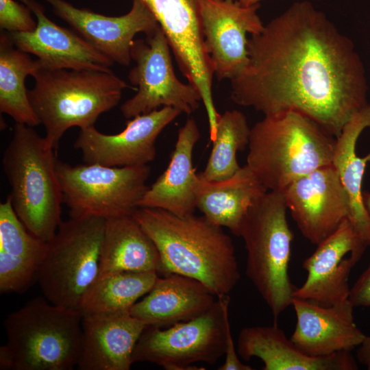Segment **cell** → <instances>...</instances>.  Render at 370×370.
<instances>
[{"mask_svg":"<svg viewBox=\"0 0 370 370\" xmlns=\"http://www.w3.org/2000/svg\"><path fill=\"white\" fill-rule=\"evenodd\" d=\"M251 36L247 64L230 80L235 103L264 115L300 112L336 138L368 103L354 43L311 2L293 3Z\"/></svg>","mask_w":370,"mask_h":370,"instance_id":"obj_1","label":"cell"},{"mask_svg":"<svg viewBox=\"0 0 370 370\" xmlns=\"http://www.w3.org/2000/svg\"><path fill=\"white\" fill-rule=\"evenodd\" d=\"M132 216L159 251L160 274L195 279L216 297L236 286L240 273L235 249L221 227L204 216L180 217L156 208L138 207Z\"/></svg>","mask_w":370,"mask_h":370,"instance_id":"obj_2","label":"cell"},{"mask_svg":"<svg viewBox=\"0 0 370 370\" xmlns=\"http://www.w3.org/2000/svg\"><path fill=\"white\" fill-rule=\"evenodd\" d=\"M336 138L300 112L264 117L250 130L247 165L267 190L283 191L297 179L332 164Z\"/></svg>","mask_w":370,"mask_h":370,"instance_id":"obj_3","label":"cell"},{"mask_svg":"<svg viewBox=\"0 0 370 370\" xmlns=\"http://www.w3.org/2000/svg\"><path fill=\"white\" fill-rule=\"evenodd\" d=\"M82 314L37 297L4 321L6 343L0 347L1 370H71L82 341Z\"/></svg>","mask_w":370,"mask_h":370,"instance_id":"obj_4","label":"cell"},{"mask_svg":"<svg viewBox=\"0 0 370 370\" xmlns=\"http://www.w3.org/2000/svg\"><path fill=\"white\" fill-rule=\"evenodd\" d=\"M34 86L28 95L45 130V138L56 149L73 127L94 126L99 116L114 108L130 87L112 71L49 69L40 66L32 75Z\"/></svg>","mask_w":370,"mask_h":370,"instance_id":"obj_5","label":"cell"},{"mask_svg":"<svg viewBox=\"0 0 370 370\" xmlns=\"http://www.w3.org/2000/svg\"><path fill=\"white\" fill-rule=\"evenodd\" d=\"M32 127L15 123L2 166L16 214L31 234L48 243L62 221L58 158L55 149Z\"/></svg>","mask_w":370,"mask_h":370,"instance_id":"obj_6","label":"cell"},{"mask_svg":"<svg viewBox=\"0 0 370 370\" xmlns=\"http://www.w3.org/2000/svg\"><path fill=\"white\" fill-rule=\"evenodd\" d=\"M287 210L283 193L268 190L250 207L239 234L247 251L246 275L275 320L291 306L297 288L288 271L293 234Z\"/></svg>","mask_w":370,"mask_h":370,"instance_id":"obj_7","label":"cell"},{"mask_svg":"<svg viewBox=\"0 0 370 370\" xmlns=\"http://www.w3.org/2000/svg\"><path fill=\"white\" fill-rule=\"evenodd\" d=\"M106 219L73 217L62 221L48 242L37 280L51 303L79 310L81 301L99 274Z\"/></svg>","mask_w":370,"mask_h":370,"instance_id":"obj_8","label":"cell"},{"mask_svg":"<svg viewBox=\"0 0 370 370\" xmlns=\"http://www.w3.org/2000/svg\"><path fill=\"white\" fill-rule=\"evenodd\" d=\"M230 303L229 295L219 296L197 318L166 329L147 326L134 347L132 362H150L166 370H200L194 363L215 364L226 350Z\"/></svg>","mask_w":370,"mask_h":370,"instance_id":"obj_9","label":"cell"},{"mask_svg":"<svg viewBox=\"0 0 370 370\" xmlns=\"http://www.w3.org/2000/svg\"><path fill=\"white\" fill-rule=\"evenodd\" d=\"M56 171L70 217L108 219L132 215L149 187L151 169L149 165L72 166L57 160Z\"/></svg>","mask_w":370,"mask_h":370,"instance_id":"obj_10","label":"cell"},{"mask_svg":"<svg viewBox=\"0 0 370 370\" xmlns=\"http://www.w3.org/2000/svg\"><path fill=\"white\" fill-rule=\"evenodd\" d=\"M171 51L160 26L145 38L134 40L131 58L136 64L130 71L128 79L137 92L121 106L125 119L162 107H172L186 114L198 108L200 95L193 85L177 77Z\"/></svg>","mask_w":370,"mask_h":370,"instance_id":"obj_11","label":"cell"},{"mask_svg":"<svg viewBox=\"0 0 370 370\" xmlns=\"http://www.w3.org/2000/svg\"><path fill=\"white\" fill-rule=\"evenodd\" d=\"M143 1L165 34L182 75L198 91L206 114L214 115V68L204 42L199 0Z\"/></svg>","mask_w":370,"mask_h":370,"instance_id":"obj_12","label":"cell"},{"mask_svg":"<svg viewBox=\"0 0 370 370\" xmlns=\"http://www.w3.org/2000/svg\"><path fill=\"white\" fill-rule=\"evenodd\" d=\"M282 192L299 231L312 244L322 242L349 217V197L332 164L297 179Z\"/></svg>","mask_w":370,"mask_h":370,"instance_id":"obj_13","label":"cell"},{"mask_svg":"<svg viewBox=\"0 0 370 370\" xmlns=\"http://www.w3.org/2000/svg\"><path fill=\"white\" fill-rule=\"evenodd\" d=\"M206 50L219 80H231L248 62L247 34L264 28L259 3L243 5L238 0H199Z\"/></svg>","mask_w":370,"mask_h":370,"instance_id":"obj_14","label":"cell"},{"mask_svg":"<svg viewBox=\"0 0 370 370\" xmlns=\"http://www.w3.org/2000/svg\"><path fill=\"white\" fill-rule=\"evenodd\" d=\"M182 112L162 107L129 119L125 128L106 134L94 126L81 129L73 147L86 164L108 166L147 165L156 155V140L161 132Z\"/></svg>","mask_w":370,"mask_h":370,"instance_id":"obj_15","label":"cell"},{"mask_svg":"<svg viewBox=\"0 0 370 370\" xmlns=\"http://www.w3.org/2000/svg\"><path fill=\"white\" fill-rule=\"evenodd\" d=\"M348 218L303 262L304 283L294 297L329 306L349 299L348 280L367 247Z\"/></svg>","mask_w":370,"mask_h":370,"instance_id":"obj_16","label":"cell"},{"mask_svg":"<svg viewBox=\"0 0 370 370\" xmlns=\"http://www.w3.org/2000/svg\"><path fill=\"white\" fill-rule=\"evenodd\" d=\"M55 15L114 63L128 66L135 36H146L160 26L143 0H133L130 10L119 16H109L73 5L65 0H44Z\"/></svg>","mask_w":370,"mask_h":370,"instance_id":"obj_17","label":"cell"},{"mask_svg":"<svg viewBox=\"0 0 370 370\" xmlns=\"http://www.w3.org/2000/svg\"><path fill=\"white\" fill-rule=\"evenodd\" d=\"M35 15L37 26L30 32H6L14 45L35 56L42 68L110 71L114 62L75 31L50 20L36 0H18Z\"/></svg>","mask_w":370,"mask_h":370,"instance_id":"obj_18","label":"cell"},{"mask_svg":"<svg viewBox=\"0 0 370 370\" xmlns=\"http://www.w3.org/2000/svg\"><path fill=\"white\" fill-rule=\"evenodd\" d=\"M291 306L297 322L290 339L306 354L326 356L351 351L366 337L354 321V306L349 299L324 306L293 297Z\"/></svg>","mask_w":370,"mask_h":370,"instance_id":"obj_19","label":"cell"},{"mask_svg":"<svg viewBox=\"0 0 370 370\" xmlns=\"http://www.w3.org/2000/svg\"><path fill=\"white\" fill-rule=\"evenodd\" d=\"M79 370H129L134 347L147 325L129 310L82 316Z\"/></svg>","mask_w":370,"mask_h":370,"instance_id":"obj_20","label":"cell"},{"mask_svg":"<svg viewBox=\"0 0 370 370\" xmlns=\"http://www.w3.org/2000/svg\"><path fill=\"white\" fill-rule=\"evenodd\" d=\"M216 295L199 281L177 273L158 276L144 297L130 309L147 326L169 327L208 312Z\"/></svg>","mask_w":370,"mask_h":370,"instance_id":"obj_21","label":"cell"},{"mask_svg":"<svg viewBox=\"0 0 370 370\" xmlns=\"http://www.w3.org/2000/svg\"><path fill=\"white\" fill-rule=\"evenodd\" d=\"M237 353L244 360L259 358L263 370H356L358 365L351 351L326 356L304 354L288 339L277 323L243 328L237 340Z\"/></svg>","mask_w":370,"mask_h":370,"instance_id":"obj_22","label":"cell"},{"mask_svg":"<svg viewBox=\"0 0 370 370\" xmlns=\"http://www.w3.org/2000/svg\"><path fill=\"white\" fill-rule=\"evenodd\" d=\"M369 161L370 103L351 117L336 138L332 160L349 197V219L367 247H370V219L362 201V184Z\"/></svg>","mask_w":370,"mask_h":370,"instance_id":"obj_23","label":"cell"},{"mask_svg":"<svg viewBox=\"0 0 370 370\" xmlns=\"http://www.w3.org/2000/svg\"><path fill=\"white\" fill-rule=\"evenodd\" d=\"M199 138L196 121L188 119L178 130L166 169L148 187L139 207L160 208L180 217L194 214L199 177L193 166V151Z\"/></svg>","mask_w":370,"mask_h":370,"instance_id":"obj_24","label":"cell"},{"mask_svg":"<svg viewBox=\"0 0 370 370\" xmlns=\"http://www.w3.org/2000/svg\"><path fill=\"white\" fill-rule=\"evenodd\" d=\"M48 243L31 234L10 196L0 204V291L23 293L37 280Z\"/></svg>","mask_w":370,"mask_h":370,"instance_id":"obj_25","label":"cell"},{"mask_svg":"<svg viewBox=\"0 0 370 370\" xmlns=\"http://www.w3.org/2000/svg\"><path fill=\"white\" fill-rule=\"evenodd\" d=\"M267 191L246 164L223 180L210 182L199 177L197 208L213 224L225 227L239 236L249 209Z\"/></svg>","mask_w":370,"mask_h":370,"instance_id":"obj_26","label":"cell"},{"mask_svg":"<svg viewBox=\"0 0 370 370\" xmlns=\"http://www.w3.org/2000/svg\"><path fill=\"white\" fill-rule=\"evenodd\" d=\"M160 274L159 251L132 215L106 219L98 276L125 271Z\"/></svg>","mask_w":370,"mask_h":370,"instance_id":"obj_27","label":"cell"},{"mask_svg":"<svg viewBox=\"0 0 370 370\" xmlns=\"http://www.w3.org/2000/svg\"><path fill=\"white\" fill-rule=\"evenodd\" d=\"M40 66L37 59L16 47L6 32L0 35V111L15 123L40 124L29 101L25 80Z\"/></svg>","mask_w":370,"mask_h":370,"instance_id":"obj_28","label":"cell"},{"mask_svg":"<svg viewBox=\"0 0 370 370\" xmlns=\"http://www.w3.org/2000/svg\"><path fill=\"white\" fill-rule=\"evenodd\" d=\"M159 273L125 271L97 276L85 293L79 311L82 316L130 310L153 287Z\"/></svg>","mask_w":370,"mask_h":370,"instance_id":"obj_29","label":"cell"},{"mask_svg":"<svg viewBox=\"0 0 370 370\" xmlns=\"http://www.w3.org/2000/svg\"><path fill=\"white\" fill-rule=\"evenodd\" d=\"M251 128L245 114L238 110H227L220 114L213 146L205 169L197 174L210 182L225 180L240 168L236 153L248 146Z\"/></svg>","mask_w":370,"mask_h":370,"instance_id":"obj_30","label":"cell"},{"mask_svg":"<svg viewBox=\"0 0 370 370\" xmlns=\"http://www.w3.org/2000/svg\"><path fill=\"white\" fill-rule=\"evenodd\" d=\"M32 10L14 0H0V28L7 32H30L37 26Z\"/></svg>","mask_w":370,"mask_h":370,"instance_id":"obj_31","label":"cell"},{"mask_svg":"<svg viewBox=\"0 0 370 370\" xmlns=\"http://www.w3.org/2000/svg\"><path fill=\"white\" fill-rule=\"evenodd\" d=\"M349 299L354 307H370V264L350 288Z\"/></svg>","mask_w":370,"mask_h":370,"instance_id":"obj_32","label":"cell"},{"mask_svg":"<svg viewBox=\"0 0 370 370\" xmlns=\"http://www.w3.org/2000/svg\"><path fill=\"white\" fill-rule=\"evenodd\" d=\"M232 336L231 328L227 334V345L223 364L218 367V370H252L251 366L243 363L238 356Z\"/></svg>","mask_w":370,"mask_h":370,"instance_id":"obj_33","label":"cell"},{"mask_svg":"<svg viewBox=\"0 0 370 370\" xmlns=\"http://www.w3.org/2000/svg\"><path fill=\"white\" fill-rule=\"evenodd\" d=\"M356 354L358 361L370 370V334L367 336L358 346Z\"/></svg>","mask_w":370,"mask_h":370,"instance_id":"obj_34","label":"cell"},{"mask_svg":"<svg viewBox=\"0 0 370 370\" xmlns=\"http://www.w3.org/2000/svg\"><path fill=\"white\" fill-rule=\"evenodd\" d=\"M362 201L370 219V192L362 191Z\"/></svg>","mask_w":370,"mask_h":370,"instance_id":"obj_35","label":"cell"},{"mask_svg":"<svg viewBox=\"0 0 370 370\" xmlns=\"http://www.w3.org/2000/svg\"><path fill=\"white\" fill-rule=\"evenodd\" d=\"M243 5H253L259 3L262 0H238Z\"/></svg>","mask_w":370,"mask_h":370,"instance_id":"obj_36","label":"cell"}]
</instances>
